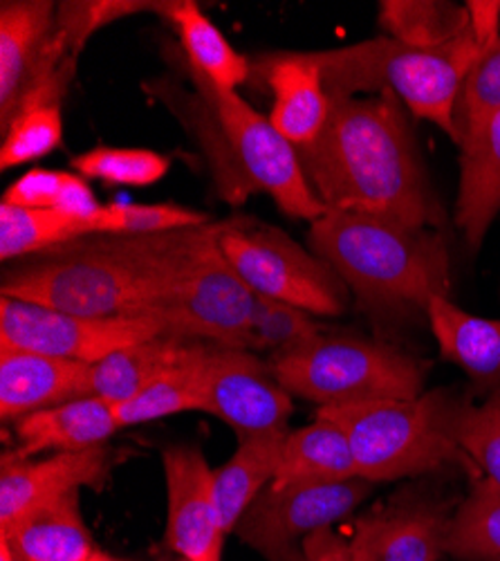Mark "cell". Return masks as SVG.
Instances as JSON below:
<instances>
[{"label": "cell", "mask_w": 500, "mask_h": 561, "mask_svg": "<svg viewBox=\"0 0 500 561\" xmlns=\"http://www.w3.org/2000/svg\"><path fill=\"white\" fill-rule=\"evenodd\" d=\"M330 115L312 145L296 149L303 173L326 209L444 229L404 104L382 92L330 100Z\"/></svg>", "instance_id": "cell-1"}, {"label": "cell", "mask_w": 500, "mask_h": 561, "mask_svg": "<svg viewBox=\"0 0 500 561\" xmlns=\"http://www.w3.org/2000/svg\"><path fill=\"white\" fill-rule=\"evenodd\" d=\"M226 220L164 233H93L14 261L0 293L83 317H151Z\"/></svg>", "instance_id": "cell-2"}, {"label": "cell", "mask_w": 500, "mask_h": 561, "mask_svg": "<svg viewBox=\"0 0 500 561\" xmlns=\"http://www.w3.org/2000/svg\"><path fill=\"white\" fill-rule=\"evenodd\" d=\"M182 64L194 95L171 81H155L153 95L189 126L209 160L218 196L243 205L254 194H267L292 218L314 222L326 216L328 209L310 186L296 149L269 117L236 90H222L187 61Z\"/></svg>", "instance_id": "cell-3"}, {"label": "cell", "mask_w": 500, "mask_h": 561, "mask_svg": "<svg viewBox=\"0 0 500 561\" xmlns=\"http://www.w3.org/2000/svg\"><path fill=\"white\" fill-rule=\"evenodd\" d=\"M307 243L371 317L427 314L433 299L451 295V259L440 229L330 209L310 222Z\"/></svg>", "instance_id": "cell-4"}, {"label": "cell", "mask_w": 500, "mask_h": 561, "mask_svg": "<svg viewBox=\"0 0 500 561\" xmlns=\"http://www.w3.org/2000/svg\"><path fill=\"white\" fill-rule=\"evenodd\" d=\"M482 48L474 34L440 45L414 48L388 36L361 41L344 48L314 50L330 100L388 95L397 98L420 119H429L458 145L453 111L463 81Z\"/></svg>", "instance_id": "cell-5"}, {"label": "cell", "mask_w": 500, "mask_h": 561, "mask_svg": "<svg viewBox=\"0 0 500 561\" xmlns=\"http://www.w3.org/2000/svg\"><path fill=\"white\" fill-rule=\"evenodd\" d=\"M461 402L449 389L425 391L414 400H375L319 407L316 415L339 425L350 440L359 477L386 483L420 477L449 465L480 472L453 440L451 417Z\"/></svg>", "instance_id": "cell-6"}, {"label": "cell", "mask_w": 500, "mask_h": 561, "mask_svg": "<svg viewBox=\"0 0 500 561\" xmlns=\"http://www.w3.org/2000/svg\"><path fill=\"white\" fill-rule=\"evenodd\" d=\"M279 385L319 407L414 400L425 393L429 362L402 348L352 335H322L267 359Z\"/></svg>", "instance_id": "cell-7"}, {"label": "cell", "mask_w": 500, "mask_h": 561, "mask_svg": "<svg viewBox=\"0 0 500 561\" xmlns=\"http://www.w3.org/2000/svg\"><path fill=\"white\" fill-rule=\"evenodd\" d=\"M220 250L254 295L296 306L314 317H339L350 290L341 276L283 229L256 218H230Z\"/></svg>", "instance_id": "cell-8"}, {"label": "cell", "mask_w": 500, "mask_h": 561, "mask_svg": "<svg viewBox=\"0 0 500 561\" xmlns=\"http://www.w3.org/2000/svg\"><path fill=\"white\" fill-rule=\"evenodd\" d=\"M218 241L200 252L151 317L166 335L252 351L256 295L224 259Z\"/></svg>", "instance_id": "cell-9"}, {"label": "cell", "mask_w": 500, "mask_h": 561, "mask_svg": "<svg viewBox=\"0 0 500 561\" xmlns=\"http://www.w3.org/2000/svg\"><path fill=\"white\" fill-rule=\"evenodd\" d=\"M166 335L153 317H83L0 297V351H27L83 364Z\"/></svg>", "instance_id": "cell-10"}, {"label": "cell", "mask_w": 500, "mask_h": 561, "mask_svg": "<svg viewBox=\"0 0 500 561\" xmlns=\"http://www.w3.org/2000/svg\"><path fill=\"white\" fill-rule=\"evenodd\" d=\"M191 380L202 411L230 425L239 440L288 430L294 413L292 396L256 353L200 342Z\"/></svg>", "instance_id": "cell-11"}, {"label": "cell", "mask_w": 500, "mask_h": 561, "mask_svg": "<svg viewBox=\"0 0 500 561\" xmlns=\"http://www.w3.org/2000/svg\"><path fill=\"white\" fill-rule=\"evenodd\" d=\"M373 488L375 483L367 479L283 490L267 485L243 514L234 535L267 561H299V546L310 535L348 517Z\"/></svg>", "instance_id": "cell-12"}, {"label": "cell", "mask_w": 500, "mask_h": 561, "mask_svg": "<svg viewBox=\"0 0 500 561\" xmlns=\"http://www.w3.org/2000/svg\"><path fill=\"white\" fill-rule=\"evenodd\" d=\"M57 10L50 0L0 3V130L34 85L74 57L57 27Z\"/></svg>", "instance_id": "cell-13"}, {"label": "cell", "mask_w": 500, "mask_h": 561, "mask_svg": "<svg viewBox=\"0 0 500 561\" xmlns=\"http://www.w3.org/2000/svg\"><path fill=\"white\" fill-rule=\"evenodd\" d=\"M166 479L168 550L187 561H222L224 528L213 490V470L198 445H171L162 451Z\"/></svg>", "instance_id": "cell-14"}, {"label": "cell", "mask_w": 500, "mask_h": 561, "mask_svg": "<svg viewBox=\"0 0 500 561\" xmlns=\"http://www.w3.org/2000/svg\"><path fill=\"white\" fill-rule=\"evenodd\" d=\"M111 467L113 451L106 445L45 458H23L14 449L5 451L0 460V533L43 503L81 488L102 490Z\"/></svg>", "instance_id": "cell-15"}, {"label": "cell", "mask_w": 500, "mask_h": 561, "mask_svg": "<svg viewBox=\"0 0 500 561\" xmlns=\"http://www.w3.org/2000/svg\"><path fill=\"white\" fill-rule=\"evenodd\" d=\"M451 505L433 494L404 490L357 519L377 561H440L446 552Z\"/></svg>", "instance_id": "cell-16"}, {"label": "cell", "mask_w": 500, "mask_h": 561, "mask_svg": "<svg viewBox=\"0 0 500 561\" xmlns=\"http://www.w3.org/2000/svg\"><path fill=\"white\" fill-rule=\"evenodd\" d=\"M252 70L267 83L269 122L294 149L312 145L330 115V95L312 53H271L258 57Z\"/></svg>", "instance_id": "cell-17"}, {"label": "cell", "mask_w": 500, "mask_h": 561, "mask_svg": "<svg viewBox=\"0 0 500 561\" xmlns=\"http://www.w3.org/2000/svg\"><path fill=\"white\" fill-rule=\"evenodd\" d=\"M93 364L27 351H0V417L14 425L23 415L90 398Z\"/></svg>", "instance_id": "cell-18"}, {"label": "cell", "mask_w": 500, "mask_h": 561, "mask_svg": "<svg viewBox=\"0 0 500 561\" xmlns=\"http://www.w3.org/2000/svg\"><path fill=\"white\" fill-rule=\"evenodd\" d=\"M431 333L446 362L463 368L474 393L500 398V317H478L438 297L427 310Z\"/></svg>", "instance_id": "cell-19"}, {"label": "cell", "mask_w": 500, "mask_h": 561, "mask_svg": "<svg viewBox=\"0 0 500 561\" xmlns=\"http://www.w3.org/2000/svg\"><path fill=\"white\" fill-rule=\"evenodd\" d=\"M12 427L14 451L23 458L102 447L119 432L115 407L97 396L34 411Z\"/></svg>", "instance_id": "cell-20"}, {"label": "cell", "mask_w": 500, "mask_h": 561, "mask_svg": "<svg viewBox=\"0 0 500 561\" xmlns=\"http://www.w3.org/2000/svg\"><path fill=\"white\" fill-rule=\"evenodd\" d=\"M77 75V57L34 85L0 130V169L10 171L55 153L63 142V102Z\"/></svg>", "instance_id": "cell-21"}, {"label": "cell", "mask_w": 500, "mask_h": 561, "mask_svg": "<svg viewBox=\"0 0 500 561\" xmlns=\"http://www.w3.org/2000/svg\"><path fill=\"white\" fill-rule=\"evenodd\" d=\"M16 561H90L95 539L81 514L79 492L43 503L0 533Z\"/></svg>", "instance_id": "cell-22"}, {"label": "cell", "mask_w": 500, "mask_h": 561, "mask_svg": "<svg viewBox=\"0 0 500 561\" xmlns=\"http://www.w3.org/2000/svg\"><path fill=\"white\" fill-rule=\"evenodd\" d=\"M500 214V113L461 147L456 227L478 250Z\"/></svg>", "instance_id": "cell-23"}, {"label": "cell", "mask_w": 500, "mask_h": 561, "mask_svg": "<svg viewBox=\"0 0 500 561\" xmlns=\"http://www.w3.org/2000/svg\"><path fill=\"white\" fill-rule=\"evenodd\" d=\"M352 479L361 477L348 436L339 425L316 415L314 423L288 434L271 488L330 485Z\"/></svg>", "instance_id": "cell-24"}, {"label": "cell", "mask_w": 500, "mask_h": 561, "mask_svg": "<svg viewBox=\"0 0 500 561\" xmlns=\"http://www.w3.org/2000/svg\"><path fill=\"white\" fill-rule=\"evenodd\" d=\"M160 16L179 38L185 61L213 85L236 90L252 77V64L243 57L194 0H164Z\"/></svg>", "instance_id": "cell-25"}, {"label": "cell", "mask_w": 500, "mask_h": 561, "mask_svg": "<svg viewBox=\"0 0 500 561\" xmlns=\"http://www.w3.org/2000/svg\"><path fill=\"white\" fill-rule=\"evenodd\" d=\"M288 434L290 430H281L243 438L236 454L213 470L216 501L226 535L236 530L249 505L275 481Z\"/></svg>", "instance_id": "cell-26"}, {"label": "cell", "mask_w": 500, "mask_h": 561, "mask_svg": "<svg viewBox=\"0 0 500 561\" xmlns=\"http://www.w3.org/2000/svg\"><path fill=\"white\" fill-rule=\"evenodd\" d=\"M198 340H182L162 335L142 344L121 348L106 359L93 364L90 391L108 400L113 407L138 396L168 370L189 359Z\"/></svg>", "instance_id": "cell-27"}, {"label": "cell", "mask_w": 500, "mask_h": 561, "mask_svg": "<svg viewBox=\"0 0 500 561\" xmlns=\"http://www.w3.org/2000/svg\"><path fill=\"white\" fill-rule=\"evenodd\" d=\"M83 237H93L90 216L0 205V259L14 263Z\"/></svg>", "instance_id": "cell-28"}, {"label": "cell", "mask_w": 500, "mask_h": 561, "mask_svg": "<svg viewBox=\"0 0 500 561\" xmlns=\"http://www.w3.org/2000/svg\"><path fill=\"white\" fill-rule=\"evenodd\" d=\"M380 27L414 48H440L472 32L465 5L444 0H382Z\"/></svg>", "instance_id": "cell-29"}, {"label": "cell", "mask_w": 500, "mask_h": 561, "mask_svg": "<svg viewBox=\"0 0 500 561\" xmlns=\"http://www.w3.org/2000/svg\"><path fill=\"white\" fill-rule=\"evenodd\" d=\"M446 552L463 561H500V488L474 477L449 526Z\"/></svg>", "instance_id": "cell-30"}, {"label": "cell", "mask_w": 500, "mask_h": 561, "mask_svg": "<svg viewBox=\"0 0 500 561\" xmlns=\"http://www.w3.org/2000/svg\"><path fill=\"white\" fill-rule=\"evenodd\" d=\"M3 203L74 216H93L102 207L85 178L79 173L53 169H30L23 173L8 186Z\"/></svg>", "instance_id": "cell-31"}, {"label": "cell", "mask_w": 500, "mask_h": 561, "mask_svg": "<svg viewBox=\"0 0 500 561\" xmlns=\"http://www.w3.org/2000/svg\"><path fill=\"white\" fill-rule=\"evenodd\" d=\"M70 167L81 178L108 186H151L168 173L171 158L151 149L95 147L72 156Z\"/></svg>", "instance_id": "cell-32"}, {"label": "cell", "mask_w": 500, "mask_h": 561, "mask_svg": "<svg viewBox=\"0 0 500 561\" xmlns=\"http://www.w3.org/2000/svg\"><path fill=\"white\" fill-rule=\"evenodd\" d=\"M198 346L200 342H196V348L185 364L168 370L166 376L158 378L138 396H132L121 404H115V417H117L119 430L147 425V423H153V420H162L175 413L202 411L200 398L191 380V362L196 357Z\"/></svg>", "instance_id": "cell-33"}, {"label": "cell", "mask_w": 500, "mask_h": 561, "mask_svg": "<svg viewBox=\"0 0 500 561\" xmlns=\"http://www.w3.org/2000/svg\"><path fill=\"white\" fill-rule=\"evenodd\" d=\"M451 432L476 470L500 488V398H487L480 404L461 398Z\"/></svg>", "instance_id": "cell-34"}, {"label": "cell", "mask_w": 500, "mask_h": 561, "mask_svg": "<svg viewBox=\"0 0 500 561\" xmlns=\"http://www.w3.org/2000/svg\"><path fill=\"white\" fill-rule=\"evenodd\" d=\"M252 353L279 355L294 348H301L316 337L324 335V325L314 314L256 295L252 312Z\"/></svg>", "instance_id": "cell-35"}, {"label": "cell", "mask_w": 500, "mask_h": 561, "mask_svg": "<svg viewBox=\"0 0 500 561\" xmlns=\"http://www.w3.org/2000/svg\"><path fill=\"white\" fill-rule=\"evenodd\" d=\"M500 113V38L469 68L453 111L458 147L480 133Z\"/></svg>", "instance_id": "cell-36"}, {"label": "cell", "mask_w": 500, "mask_h": 561, "mask_svg": "<svg viewBox=\"0 0 500 561\" xmlns=\"http://www.w3.org/2000/svg\"><path fill=\"white\" fill-rule=\"evenodd\" d=\"M93 233H164L211 222L207 214L185 205H102L93 216Z\"/></svg>", "instance_id": "cell-37"}, {"label": "cell", "mask_w": 500, "mask_h": 561, "mask_svg": "<svg viewBox=\"0 0 500 561\" xmlns=\"http://www.w3.org/2000/svg\"><path fill=\"white\" fill-rule=\"evenodd\" d=\"M164 0H70L59 3L57 27L68 45L70 55L79 57L95 32L121 19L153 12L160 14Z\"/></svg>", "instance_id": "cell-38"}, {"label": "cell", "mask_w": 500, "mask_h": 561, "mask_svg": "<svg viewBox=\"0 0 500 561\" xmlns=\"http://www.w3.org/2000/svg\"><path fill=\"white\" fill-rule=\"evenodd\" d=\"M299 561H354V548L330 526L316 530L301 543Z\"/></svg>", "instance_id": "cell-39"}, {"label": "cell", "mask_w": 500, "mask_h": 561, "mask_svg": "<svg viewBox=\"0 0 500 561\" xmlns=\"http://www.w3.org/2000/svg\"><path fill=\"white\" fill-rule=\"evenodd\" d=\"M469 27L482 50L500 38V0H467Z\"/></svg>", "instance_id": "cell-40"}, {"label": "cell", "mask_w": 500, "mask_h": 561, "mask_svg": "<svg viewBox=\"0 0 500 561\" xmlns=\"http://www.w3.org/2000/svg\"><path fill=\"white\" fill-rule=\"evenodd\" d=\"M352 548H354V561H377L369 539L363 537V533H359L354 528V535H352Z\"/></svg>", "instance_id": "cell-41"}, {"label": "cell", "mask_w": 500, "mask_h": 561, "mask_svg": "<svg viewBox=\"0 0 500 561\" xmlns=\"http://www.w3.org/2000/svg\"><path fill=\"white\" fill-rule=\"evenodd\" d=\"M0 561H16L10 543L5 539H0Z\"/></svg>", "instance_id": "cell-42"}, {"label": "cell", "mask_w": 500, "mask_h": 561, "mask_svg": "<svg viewBox=\"0 0 500 561\" xmlns=\"http://www.w3.org/2000/svg\"><path fill=\"white\" fill-rule=\"evenodd\" d=\"M90 561H121V559H115V557H111V554H106V552L97 550V552H95V557L90 559Z\"/></svg>", "instance_id": "cell-43"}]
</instances>
